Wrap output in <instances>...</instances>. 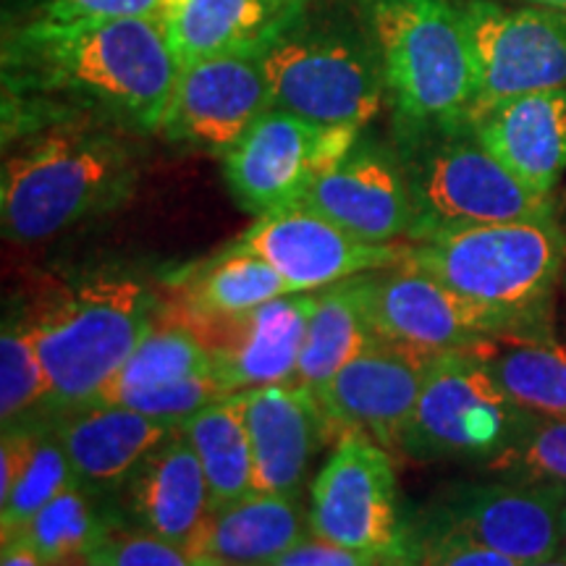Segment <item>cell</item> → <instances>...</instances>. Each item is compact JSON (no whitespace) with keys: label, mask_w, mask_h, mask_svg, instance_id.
Masks as SVG:
<instances>
[{"label":"cell","mask_w":566,"mask_h":566,"mask_svg":"<svg viewBox=\"0 0 566 566\" xmlns=\"http://www.w3.org/2000/svg\"><path fill=\"white\" fill-rule=\"evenodd\" d=\"M417 208V239L475 223L543 221L554 200L520 181L478 139L470 122L396 134Z\"/></svg>","instance_id":"cell-7"},{"label":"cell","mask_w":566,"mask_h":566,"mask_svg":"<svg viewBox=\"0 0 566 566\" xmlns=\"http://www.w3.org/2000/svg\"><path fill=\"white\" fill-rule=\"evenodd\" d=\"M3 139L38 126L90 122L129 134L163 129L179 63L160 21H11L0 45Z\"/></svg>","instance_id":"cell-1"},{"label":"cell","mask_w":566,"mask_h":566,"mask_svg":"<svg viewBox=\"0 0 566 566\" xmlns=\"http://www.w3.org/2000/svg\"><path fill=\"white\" fill-rule=\"evenodd\" d=\"M273 108L328 129L363 132L386 101V74L370 27L349 6L307 0L263 55Z\"/></svg>","instance_id":"cell-3"},{"label":"cell","mask_w":566,"mask_h":566,"mask_svg":"<svg viewBox=\"0 0 566 566\" xmlns=\"http://www.w3.org/2000/svg\"><path fill=\"white\" fill-rule=\"evenodd\" d=\"M53 409V391L42 367L30 321H6L0 336V417L3 430L19 428L34 409Z\"/></svg>","instance_id":"cell-30"},{"label":"cell","mask_w":566,"mask_h":566,"mask_svg":"<svg viewBox=\"0 0 566 566\" xmlns=\"http://www.w3.org/2000/svg\"><path fill=\"white\" fill-rule=\"evenodd\" d=\"M132 134L90 122L48 124L6 139L0 221L6 239L45 242L134 192Z\"/></svg>","instance_id":"cell-2"},{"label":"cell","mask_w":566,"mask_h":566,"mask_svg":"<svg viewBox=\"0 0 566 566\" xmlns=\"http://www.w3.org/2000/svg\"><path fill=\"white\" fill-rule=\"evenodd\" d=\"M564 263L556 218L443 229L409 244L405 258L451 292L516 317H541Z\"/></svg>","instance_id":"cell-6"},{"label":"cell","mask_w":566,"mask_h":566,"mask_svg":"<svg viewBox=\"0 0 566 566\" xmlns=\"http://www.w3.org/2000/svg\"><path fill=\"white\" fill-rule=\"evenodd\" d=\"M562 556L566 558V541H564V548H562Z\"/></svg>","instance_id":"cell-43"},{"label":"cell","mask_w":566,"mask_h":566,"mask_svg":"<svg viewBox=\"0 0 566 566\" xmlns=\"http://www.w3.org/2000/svg\"><path fill=\"white\" fill-rule=\"evenodd\" d=\"M71 464L63 449L59 430L55 433H40L34 457L27 467L24 478L13 488L9 499L0 504V525H3V537L21 533L34 514L42 506L51 504L63 488L71 483Z\"/></svg>","instance_id":"cell-32"},{"label":"cell","mask_w":566,"mask_h":566,"mask_svg":"<svg viewBox=\"0 0 566 566\" xmlns=\"http://www.w3.org/2000/svg\"><path fill=\"white\" fill-rule=\"evenodd\" d=\"M166 304L134 275H95L45 304L34 321V344L53 391V409L76 412L101 396Z\"/></svg>","instance_id":"cell-5"},{"label":"cell","mask_w":566,"mask_h":566,"mask_svg":"<svg viewBox=\"0 0 566 566\" xmlns=\"http://www.w3.org/2000/svg\"><path fill=\"white\" fill-rule=\"evenodd\" d=\"M0 566H42L38 551L30 543L24 530L3 537V554H0Z\"/></svg>","instance_id":"cell-39"},{"label":"cell","mask_w":566,"mask_h":566,"mask_svg":"<svg viewBox=\"0 0 566 566\" xmlns=\"http://www.w3.org/2000/svg\"><path fill=\"white\" fill-rule=\"evenodd\" d=\"M307 535L296 495L247 493L212 506L189 551L208 566H271Z\"/></svg>","instance_id":"cell-22"},{"label":"cell","mask_w":566,"mask_h":566,"mask_svg":"<svg viewBox=\"0 0 566 566\" xmlns=\"http://www.w3.org/2000/svg\"><path fill=\"white\" fill-rule=\"evenodd\" d=\"M315 307V292H296L233 315L202 313L184 302L168 313L200 338L216 370L237 394L292 384Z\"/></svg>","instance_id":"cell-13"},{"label":"cell","mask_w":566,"mask_h":566,"mask_svg":"<svg viewBox=\"0 0 566 566\" xmlns=\"http://www.w3.org/2000/svg\"><path fill=\"white\" fill-rule=\"evenodd\" d=\"M464 13L478 74L472 113L530 92L566 90V11L464 0Z\"/></svg>","instance_id":"cell-11"},{"label":"cell","mask_w":566,"mask_h":566,"mask_svg":"<svg viewBox=\"0 0 566 566\" xmlns=\"http://www.w3.org/2000/svg\"><path fill=\"white\" fill-rule=\"evenodd\" d=\"M370 344H375V334L367 323L357 275L334 283L317 294V307L310 317L300 365L289 386L315 391Z\"/></svg>","instance_id":"cell-26"},{"label":"cell","mask_w":566,"mask_h":566,"mask_svg":"<svg viewBox=\"0 0 566 566\" xmlns=\"http://www.w3.org/2000/svg\"><path fill=\"white\" fill-rule=\"evenodd\" d=\"M294 205L315 210L363 242L396 244L417 233L415 197L399 150L365 134Z\"/></svg>","instance_id":"cell-15"},{"label":"cell","mask_w":566,"mask_h":566,"mask_svg":"<svg viewBox=\"0 0 566 566\" xmlns=\"http://www.w3.org/2000/svg\"><path fill=\"white\" fill-rule=\"evenodd\" d=\"M40 430L9 428L3 430V449H0V504L13 493L19 480L24 478L27 467L34 457Z\"/></svg>","instance_id":"cell-38"},{"label":"cell","mask_w":566,"mask_h":566,"mask_svg":"<svg viewBox=\"0 0 566 566\" xmlns=\"http://www.w3.org/2000/svg\"><path fill=\"white\" fill-rule=\"evenodd\" d=\"M252 441V493L296 495L334 428L310 388L263 386L244 391Z\"/></svg>","instance_id":"cell-19"},{"label":"cell","mask_w":566,"mask_h":566,"mask_svg":"<svg viewBox=\"0 0 566 566\" xmlns=\"http://www.w3.org/2000/svg\"><path fill=\"white\" fill-rule=\"evenodd\" d=\"M386 566H525L499 551L480 546L457 533L438 530H412L405 533L399 551L386 558Z\"/></svg>","instance_id":"cell-34"},{"label":"cell","mask_w":566,"mask_h":566,"mask_svg":"<svg viewBox=\"0 0 566 566\" xmlns=\"http://www.w3.org/2000/svg\"><path fill=\"white\" fill-rule=\"evenodd\" d=\"M433 359L375 338V344L313 394L338 438L365 433L380 446H396Z\"/></svg>","instance_id":"cell-18"},{"label":"cell","mask_w":566,"mask_h":566,"mask_svg":"<svg viewBox=\"0 0 566 566\" xmlns=\"http://www.w3.org/2000/svg\"><path fill=\"white\" fill-rule=\"evenodd\" d=\"M176 0H40L34 13L51 19H150L160 21Z\"/></svg>","instance_id":"cell-36"},{"label":"cell","mask_w":566,"mask_h":566,"mask_svg":"<svg viewBox=\"0 0 566 566\" xmlns=\"http://www.w3.org/2000/svg\"><path fill=\"white\" fill-rule=\"evenodd\" d=\"M216 367L210 352L205 349L187 325L176 321L163 310L160 321L153 325L150 334L142 338L132 357L122 365V370L111 378L92 405H122L134 394L158 391L208 373Z\"/></svg>","instance_id":"cell-28"},{"label":"cell","mask_w":566,"mask_h":566,"mask_svg":"<svg viewBox=\"0 0 566 566\" xmlns=\"http://www.w3.org/2000/svg\"><path fill=\"white\" fill-rule=\"evenodd\" d=\"M310 533L338 546L391 556L405 541L394 462L365 433H344L310 495Z\"/></svg>","instance_id":"cell-12"},{"label":"cell","mask_w":566,"mask_h":566,"mask_svg":"<svg viewBox=\"0 0 566 566\" xmlns=\"http://www.w3.org/2000/svg\"><path fill=\"white\" fill-rule=\"evenodd\" d=\"M478 139L537 195L566 171V90L530 92L470 116Z\"/></svg>","instance_id":"cell-20"},{"label":"cell","mask_w":566,"mask_h":566,"mask_svg":"<svg viewBox=\"0 0 566 566\" xmlns=\"http://www.w3.org/2000/svg\"><path fill=\"white\" fill-rule=\"evenodd\" d=\"M422 527L457 533L522 564L548 562L566 541V485L525 480L459 485Z\"/></svg>","instance_id":"cell-14"},{"label":"cell","mask_w":566,"mask_h":566,"mask_svg":"<svg viewBox=\"0 0 566 566\" xmlns=\"http://www.w3.org/2000/svg\"><path fill=\"white\" fill-rule=\"evenodd\" d=\"M286 294H294L292 286L268 260L233 242L216 260L189 275L181 302L202 313L233 315Z\"/></svg>","instance_id":"cell-29"},{"label":"cell","mask_w":566,"mask_h":566,"mask_svg":"<svg viewBox=\"0 0 566 566\" xmlns=\"http://www.w3.org/2000/svg\"><path fill=\"white\" fill-rule=\"evenodd\" d=\"M525 566H566V558H548V562H535V564H525Z\"/></svg>","instance_id":"cell-42"},{"label":"cell","mask_w":566,"mask_h":566,"mask_svg":"<svg viewBox=\"0 0 566 566\" xmlns=\"http://www.w3.org/2000/svg\"><path fill=\"white\" fill-rule=\"evenodd\" d=\"M126 495L142 527L187 548L212 509L200 457L179 428L137 467Z\"/></svg>","instance_id":"cell-24"},{"label":"cell","mask_w":566,"mask_h":566,"mask_svg":"<svg viewBox=\"0 0 566 566\" xmlns=\"http://www.w3.org/2000/svg\"><path fill=\"white\" fill-rule=\"evenodd\" d=\"M530 6H543V9H554V11H566V0H527Z\"/></svg>","instance_id":"cell-41"},{"label":"cell","mask_w":566,"mask_h":566,"mask_svg":"<svg viewBox=\"0 0 566 566\" xmlns=\"http://www.w3.org/2000/svg\"><path fill=\"white\" fill-rule=\"evenodd\" d=\"M307 0H176L163 19L176 63L268 48Z\"/></svg>","instance_id":"cell-23"},{"label":"cell","mask_w":566,"mask_h":566,"mask_svg":"<svg viewBox=\"0 0 566 566\" xmlns=\"http://www.w3.org/2000/svg\"><path fill=\"white\" fill-rule=\"evenodd\" d=\"M239 247L268 260L292 292H315L359 273L405 263L409 244H373L344 231L302 205L258 216L237 239Z\"/></svg>","instance_id":"cell-17"},{"label":"cell","mask_w":566,"mask_h":566,"mask_svg":"<svg viewBox=\"0 0 566 566\" xmlns=\"http://www.w3.org/2000/svg\"><path fill=\"white\" fill-rule=\"evenodd\" d=\"M260 51H237L179 69L163 134L176 145L223 155L271 103Z\"/></svg>","instance_id":"cell-16"},{"label":"cell","mask_w":566,"mask_h":566,"mask_svg":"<svg viewBox=\"0 0 566 566\" xmlns=\"http://www.w3.org/2000/svg\"><path fill=\"white\" fill-rule=\"evenodd\" d=\"M537 415L509 399L495 380L462 349L438 354L401 430V454L415 462L480 459L493 462L527 433Z\"/></svg>","instance_id":"cell-8"},{"label":"cell","mask_w":566,"mask_h":566,"mask_svg":"<svg viewBox=\"0 0 566 566\" xmlns=\"http://www.w3.org/2000/svg\"><path fill=\"white\" fill-rule=\"evenodd\" d=\"M48 566H111L108 562H103L101 556L92 551V554H82V556H74V558H63V562H55V564H48Z\"/></svg>","instance_id":"cell-40"},{"label":"cell","mask_w":566,"mask_h":566,"mask_svg":"<svg viewBox=\"0 0 566 566\" xmlns=\"http://www.w3.org/2000/svg\"><path fill=\"white\" fill-rule=\"evenodd\" d=\"M95 554L111 566H208L187 546L166 541L150 530H134L105 522Z\"/></svg>","instance_id":"cell-35"},{"label":"cell","mask_w":566,"mask_h":566,"mask_svg":"<svg viewBox=\"0 0 566 566\" xmlns=\"http://www.w3.org/2000/svg\"><path fill=\"white\" fill-rule=\"evenodd\" d=\"M171 424L122 405H90L66 415L59 436L71 478L90 495L129 483L137 467L174 433Z\"/></svg>","instance_id":"cell-21"},{"label":"cell","mask_w":566,"mask_h":566,"mask_svg":"<svg viewBox=\"0 0 566 566\" xmlns=\"http://www.w3.org/2000/svg\"><path fill=\"white\" fill-rule=\"evenodd\" d=\"M105 522L97 520L90 504V493L71 480L51 504H45L24 527L27 537L38 551L42 566L92 554L101 541Z\"/></svg>","instance_id":"cell-31"},{"label":"cell","mask_w":566,"mask_h":566,"mask_svg":"<svg viewBox=\"0 0 566 566\" xmlns=\"http://www.w3.org/2000/svg\"><path fill=\"white\" fill-rule=\"evenodd\" d=\"M386 558L384 554L346 548L310 533L271 566H386Z\"/></svg>","instance_id":"cell-37"},{"label":"cell","mask_w":566,"mask_h":566,"mask_svg":"<svg viewBox=\"0 0 566 566\" xmlns=\"http://www.w3.org/2000/svg\"><path fill=\"white\" fill-rule=\"evenodd\" d=\"M363 132L328 129L281 108H268L223 158L233 200L252 216L281 210L349 153Z\"/></svg>","instance_id":"cell-10"},{"label":"cell","mask_w":566,"mask_h":566,"mask_svg":"<svg viewBox=\"0 0 566 566\" xmlns=\"http://www.w3.org/2000/svg\"><path fill=\"white\" fill-rule=\"evenodd\" d=\"M357 283L375 338L424 357L464 349L485 334L541 321L467 300L405 263L359 273Z\"/></svg>","instance_id":"cell-9"},{"label":"cell","mask_w":566,"mask_h":566,"mask_svg":"<svg viewBox=\"0 0 566 566\" xmlns=\"http://www.w3.org/2000/svg\"><path fill=\"white\" fill-rule=\"evenodd\" d=\"M462 352L522 409L566 417V338H556L541 321L485 334Z\"/></svg>","instance_id":"cell-25"},{"label":"cell","mask_w":566,"mask_h":566,"mask_svg":"<svg viewBox=\"0 0 566 566\" xmlns=\"http://www.w3.org/2000/svg\"><path fill=\"white\" fill-rule=\"evenodd\" d=\"M386 74L396 134L470 122L478 97L464 0H354Z\"/></svg>","instance_id":"cell-4"},{"label":"cell","mask_w":566,"mask_h":566,"mask_svg":"<svg viewBox=\"0 0 566 566\" xmlns=\"http://www.w3.org/2000/svg\"><path fill=\"white\" fill-rule=\"evenodd\" d=\"M200 457L212 506L252 493V441L244 415V391L212 401L179 424Z\"/></svg>","instance_id":"cell-27"},{"label":"cell","mask_w":566,"mask_h":566,"mask_svg":"<svg viewBox=\"0 0 566 566\" xmlns=\"http://www.w3.org/2000/svg\"><path fill=\"white\" fill-rule=\"evenodd\" d=\"M485 470L525 483L566 485V417H543L530 424L512 449L488 462Z\"/></svg>","instance_id":"cell-33"}]
</instances>
